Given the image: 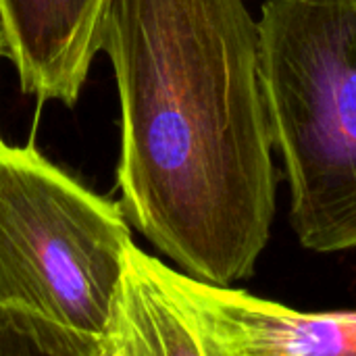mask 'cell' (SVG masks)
<instances>
[{
	"mask_svg": "<svg viewBox=\"0 0 356 356\" xmlns=\"http://www.w3.org/2000/svg\"><path fill=\"white\" fill-rule=\"evenodd\" d=\"M106 0H0L4 56L21 90L40 102L73 106L98 54L96 33Z\"/></svg>",
	"mask_w": 356,
	"mask_h": 356,
	"instance_id": "5",
	"label": "cell"
},
{
	"mask_svg": "<svg viewBox=\"0 0 356 356\" xmlns=\"http://www.w3.org/2000/svg\"><path fill=\"white\" fill-rule=\"evenodd\" d=\"M0 54H4V40H2V29H0Z\"/></svg>",
	"mask_w": 356,
	"mask_h": 356,
	"instance_id": "7",
	"label": "cell"
},
{
	"mask_svg": "<svg viewBox=\"0 0 356 356\" xmlns=\"http://www.w3.org/2000/svg\"><path fill=\"white\" fill-rule=\"evenodd\" d=\"M259 42L292 229L313 252L356 248V0H267Z\"/></svg>",
	"mask_w": 356,
	"mask_h": 356,
	"instance_id": "2",
	"label": "cell"
},
{
	"mask_svg": "<svg viewBox=\"0 0 356 356\" xmlns=\"http://www.w3.org/2000/svg\"><path fill=\"white\" fill-rule=\"evenodd\" d=\"M90 348L69 332L46 321L0 309V356L60 355L88 356Z\"/></svg>",
	"mask_w": 356,
	"mask_h": 356,
	"instance_id": "6",
	"label": "cell"
},
{
	"mask_svg": "<svg viewBox=\"0 0 356 356\" xmlns=\"http://www.w3.org/2000/svg\"><path fill=\"white\" fill-rule=\"evenodd\" d=\"M102 356H356V311H296L179 273L131 242Z\"/></svg>",
	"mask_w": 356,
	"mask_h": 356,
	"instance_id": "4",
	"label": "cell"
},
{
	"mask_svg": "<svg viewBox=\"0 0 356 356\" xmlns=\"http://www.w3.org/2000/svg\"><path fill=\"white\" fill-rule=\"evenodd\" d=\"M96 46L119 88L127 223L194 277H250L275 215L259 21L244 0H106Z\"/></svg>",
	"mask_w": 356,
	"mask_h": 356,
	"instance_id": "1",
	"label": "cell"
},
{
	"mask_svg": "<svg viewBox=\"0 0 356 356\" xmlns=\"http://www.w3.org/2000/svg\"><path fill=\"white\" fill-rule=\"evenodd\" d=\"M127 217L46 161L0 140V309L94 346L111 327L131 244Z\"/></svg>",
	"mask_w": 356,
	"mask_h": 356,
	"instance_id": "3",
	"label": "cell"
}]
</instances>
